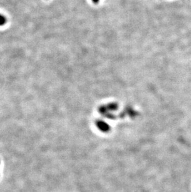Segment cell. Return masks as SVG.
Listing matches in <instances>:
<instances>
[{
	"label": "cell",
	"mask_w": 191,
	"mask_h": 192,
	"mask_svg": "<svg viewBox=\"0 0 191 192\" xmlns=\"http://www.w3.org/2000/svg\"><path fill=\"white\" fill-rule=\"evenodd\" d=\"M6 23V18L0 14V26H3Z\"/></svg>",
	"instance_id": "6da1fadb"
},
{
	"label": "cell",
	"mask_w": 191,
	"mask_h": 192,
	"mask_svg": "<svg viewBox=\"0 0 191 192\" xmlns=\"http://www.w3.org/2000/svg\"><path fill=\"white\" fill-rule=\"evenodd\" d=\"M92 1H93L94 3H98L99 2V0H92Z\"/></svg>",
	"instance_id": "7a4b0ae2"
}]
</instances>
